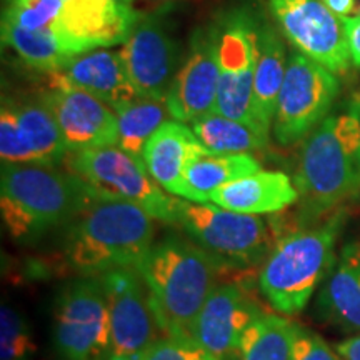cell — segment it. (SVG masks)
<instances>
[{"label": "cell", "instance_id": "cell-36", "mask_svg": "<svg viewBox=\"0 0 360 360\" xmlns=\"http://www.w3.org/2000/svg\"><path fill=\"white\" fill-rule=\"evenodd\" d=\"M117 2H122V4H129V6H130V4H132V2H135V0H117Z\"/></svg>", "mask_w": 360, "mask_h": 360}, {"label": "cell", "instance_id": "cell-11", "mask_svg": "<svg viewBox=\"0 0 360 360\" xmlns=\"http://www.w3.org/2000/svg\"><path fill=\"white\" fill-rule=\"evenodd\" d=\"M276 27L297 52L340 75L350 67L344 22L321 0H262Z\"/></svg>", "mask_w": 360, "mask_h": 360}, {"label": "cell", "instance_id": "cell-34", "mask_svg": "<svg viewBox=\"0 0 360 360\" xmlns=\"http://www.w3.org/2000/svg\"><path fill=\"white\" fill-rule=\"evenodd\" d=\"M335 350L342 357V360H360V335L339 342L335 345Z\"/></svg>", "mask_w": 360, "mask_h": 360}, {"label": "cell", "instance_id": "cell-8", "mask_svg": "<svg viewBox=\"0 0 360 360\" xmlns=\"http://www.w3.org/2000/svg\"><path fill=\"white\" fill-rule=\"evenodd\" d=\"M52 345L57 360H110L109 305L101 276L74 277L58 290Z\"/></svg>", "mask_w": 360, "mask_h": 360}, {"label": "cell", "instance_id": "cell-5", "mask_svg": "<svg viewBox=\"0 0 360 360\" xmlns=\"http://www.w3.org/2000/svg\"><path fill=\"white\" fill-rule=\"evenodd\" d=\"M344 225L337 212L317 227L297 229L274 244L259 272V289L278 314L295 315L335 264V244Z\"/></svg>", "mask_w": 360, "mask_h": 360}, {"label": "cell", "instance_id": "cell-25", "mask_svg": "<svg viewBox=\"0 0 360 360\" xmlns=\"http://www.w3.org/2000/svg\"><path fill=\"white\" fill-rule=\"evenodd\" d=\"M299 327L277 314H262L244 332L237 360H292Z\"/></svg>", "mask_w": 360, "mask_h": 360}, {"label": "cell", "instance_id": "cell-22", "mask_svg": "<svg viewBox=\"0 0 360 360\" xmlns=\"http://www.w3.org/2000/svg\"><path fill=\"white\" fill-rule=\"evenodd\" d=\"M317 307L327 322L360 332V242L344 245L319 292Z\"/></svg>", "mask_w": 360, "mask_h": 360}, {"label": "cell", "instance_id": "cell-17", "mask_svg": "<svg viewBox=\"0 0 360 360\" xmlns=\"http://www.w3.org/2000/svg\"><path fill=\"white\" fill-rule=\"evenodd\" d=\"M262 307L240 283H219L193 322L192 339L215 360H237L244 332Z\"/></svg>", "mask_w": 360, "mask_h": 360}, {"label": "cell", "instance_id": "cell-23", "mask_svg": "<svg viewBox=\"0 0 360 360\" xmlns=\"http://www.w3.org/2000/svg\"><path fill=\"white\" fill-rule=\"evenodd\" d=\"M287 49L281 30L264 17L257 19V56L254 74V112L260 127L270 135L278 94L287 72Z\"/></svg>", "mask_w": 360, "mask_h": 360}, {"label": "cell", "instance_id": "cell-30", "mask_svg": "<svg viewBox=\"0 0 360 360\" xmlns=\"http://www.w3.org/2000/svg\"><path fill=\"white\" fill-rule=\"evenodd\" d=\"M65 0H7L2 19L29 30L51 29Z\"/></svg>", "mask_w": 360, "mask_h": 360}, {"label": "cell", "instance_id": "cell-38", "mask_svg": "<svg viewBox=\"0 0 360 360\" xmlns=\"http://www.w3.org/2000/svg\"><path fill=\"white\" fill-rule=\"evenodd\" d=\"M359 15H360V7H359Z\"/></svg>", "mask_w": 360, "mask_h": 360}, {"label": "cell", "instance_id": "cell-7", "mask_svg": "<svg viewBox=\"0 0 360 360\" xmlns=\"http://www.w3.org/2000/svg\"><path fill=\"white\" fill-rule=\"evenodd\" d=\"M177 225L222 270L264 264L274 247L269 225L260 215L233 212L212 202L197 204L177 197Z\"/></svg>", "mask_w": 360, "mask_h": 360}, {"label": "cell", "instance_id": "cell-31", "mask_svg": "<svg viewBox=\"0 0 360 360\" xmlns=\"http://www.w3.org/2000/svg\"><path fill=\"white\" fill-rule=\"evenodd\" d=\"M143 360H215L191 335H165L152 345Z\"/></svg>", "mask_w": 360, "mask_h": 360}, {"label": "cell", "instance_id": "cell-20", "mask_svg": "<svg viewBox=\"0 0 360 360\" xmlns=\"http://www.w3.org/2000/svg\"><path fill=\"white\" fill-rule=\"evenodd\" d=\"M202 146L191 125L177 120H167L148 139L142 160L148 174L165 192L184 199L186 193V170L199 157L210 155Z\"/></svg>", "mask_w": 360, "mask_h": 360}, {"label": "cell", "instance_id": "cell-26", "mask_svg": "<svg viewBox=\"0 0 360 360\" xmlns=\"http://www.w3.org/2000/svg\"><path fill=\"white\" fill-rule=\"evenodd\" d=\"M114 110L117 117V132H119L117 147L139 159H142L148 139L157 132L162 124L167 122L165 119L170 115L167 101L143 97H135Z\"/></svg>", "mask_w": 360, "mask_h": 360}, {"label": "cell", "instance_id": "cell-32", "mask_svg": "<svg viewBox=\"0 0 360 360\" xmlns=\"http://www.w3.org/2000/svg\"><path fill=\"white\" fill-rule=\"evenodd\" d=\"M292 360H342L337 350H332L321 335L299 327Z\"/></svg>", "mask_w": 360, "mask_h": 360}, {"label": "cell", "instance_id": "cell-18", "mask_svg": "<svg viewBox=\"0 0 360 360\" xmlns=\"http://www.w3.org/2000/svg\"><path fill=\"white\" fill-rule=\"evenodd\" d=\"M40 98L56 117L69 154L119 142L115 110L101 98L77 89H49Z\"/></svg>", "mask_w": 360, "mask_h": 360}, {"label": "cell", "instance_id": "cell-16", "mask_svg": "<svg viewBox=\"0 0 360 360\" xmlns=\"http://www.w3.org/2000/svg\"><path fill=\"white\" fill-rule=\"evenodd\" d=\"M219 37L215 22L199 27L175 75L167 96L169 114L174 120L192 124L215 112L219 94Z\"/></svg>", "mask_w": 360, "mask_h": 360}, {"label": "cell", "instance_id": "cell-13", "mask_svg": "<svg viewBox=\"0 0 360 360\" xmlns=\"http://www.w3.org/2000/svg\"><path fill=\"white\" fill-rule=\"evenodd\" d=\"M69 155L56 117L39 101H15L4 96L0 107L2 164L58 167Z\"/></svg>", "mask_w": 360, "mask_h": 360}, {"label": "cell", "instance_id": "cell-24", "mask_svg": "<svg viewBox=\"0 0 360 360\" xmlns=\"http://www.w3.org/2000/svg\"><path fill=\"white\" fill-rule=\"evenodd\" d=\"M259 170V160L252 154H210L199 157L191 162L186 170L184 200L207 204L210 193L219 187Z\"/></svg>", "mask_w": 360, "mask_h": 360}, {"label": "cell", "instance_id": "cell-10", "mask_svg": "<svg viewBox=\"0 0 360 360\" xmlns=\"http://www.w3.org/2000/svg\"><path fill=\"white\" fill-rule=\"evenodd\" d=\"M339 94L335 74L300 52H290L272 124L276 141L281 146L305 141L334 110Z\"/></svg>", "mask_w": 360, "mask_h": 360}, {"label": "cell", "instance_id": "cell-29", "mask_svg": "<svg viewBox=\"0 0 360 360\" xmlns=\"http://www.w3.org/2000/svg\"><path fill=\"white\" fill-rule=\"evenodd\" d=\"M37 344L24 314L11 304L0 309V360H34Z\"/></svg>", "mask_w": 360, "mask_h": 360}, {"label": "cell", "instance_id": "cell-2", "mask_svg": "<svg viewBox=\"0 0 360 360\" xmlns=\"http://www.w3.org/2000/svg\"><path fill=\"white\" fill-rule=\"evenodd\" d=\"M96 200L87 184L69 170L2 164L0 210L17 244H35L53 229L69 225Z\"/></svg>", "mask_w": 360, "mask_h": 360}, {"label": "cell", "instance_id": "cell-9", "mask_svg": "<svg viewBox=\"0 0 360 360\" xmlns=\"http://www.w3.org/2000/svg\"><path fill=\"white\" fill-rule=\"evenodd\" d=\"M257 19L249 8L236 7L215 20L220 80L215 112L249 125L265 139L254 112V74L257 56Z\"/></svg>", "mask_w": 360, "mask_h": 360}, {"label": "cell", "instance_id": "cell-21", "mask_svg": "<svg viewBox=\"0 0 360 360\" xmlns=\"http://www.w3.org/2000/svg\"><path fill=\"white\" fill-rule=\"evenodd\" d=\"M209 202L233 212L269 215L297 204L299 191L287 174L259 170L219 187L210 193Z\"/></svg>", "mask_w": 360, "mask_h": 360}, {"label": "cell", "instance_id": "cell-33", "mask_svg": "<svg viewBox=\"0 0 360 360\" xmlns=\"http://www.w3.org/2000/svg\"><path fill=\"white\" fill-rule=\"evenodd\" d=\"M345 39H347L350 60L355 67L360 69V15L357 17H344Z\"/></svg>", "mask_w": 360, "mask_h": 360}, {"label": "cell", "instance_id": "cell-3", "mask_svg": "<svg viewBox=\"0 0 360 360\" xmlns=\"http://www.w3.org/2000/svg\"><path fill=\"white\" fill-rule=\"evenodd\" d=\"M135 269L146 283L165 335H191L193 322L219 285L222 272L205 250L177 236L152 244Z\"/></svg>", "mask_w": 360, "mask_h": 360}, {"label": "cell", "instance_id": "cell-37", "mask_svg": "<svg viewBox=\"0 0 360 360\" xmlns=\"http://www.w3.org/2000/svg\"><path fill=\"white\" fill-rule=\"evenodd\" d=\"M154 2H172V0H154Z\"/></svg>", "mask_w": 360, "mask_h": 360}, {"label": "cell", "instance_id": "cell-12", "mask_svg": "<svg viewBox=\"0 0 360 360\" xmlns=\"http://www.w3.org/2000/svg\"><path fill=\"white\" fill-rule=\"evenodd\" d=\"M101 278L109 305L110 360H143L162 330L141 274L135 267H122Z\"/></svg>", "mask_w": 360, "mask_h": 360}, {"label": "cell", "instance_id": "cell-27", "mask_svg": "<svg viewBox=\"0 0 360 360\" xmlns=\"http://www.w3.org/2000/svg\"><path fill=\"white\" fill-rule=\"evenodd\" d=\"M2 45L11 47L30 69L45 75L58 70L70 58L58 45L52 27L29 30L2 19Z\"/></svg>", "mask_w": 360, "mask_h": 360}, {"label": "cell", "instance_id": "cell-15", "mask_svg": "<svg viewBox=\"0 0 360 360\" xmlns=\"http://www.w3.org/2000/svg\"><path fill=\"white\" fill-rule=\"evenodd\" d=\"M142 12L117 0H65L52 30L67 56L124 45Z\"/></svg>", "mask_w": 360, "mask_h": 360}, {"label": "cell", "instance_id": "cell-6", "mask_svg": "<svg viewBox=\"0 0 360 360\" xmlns=\"http://www.w3.org/2000/svg\"><path fill=\"white\" fill-rule=\"evenodd\" d=\"M64 165L87 184L97 199L127 202L141 207L154 220L177 225V197H170L152 179L142 159L120 147L70 152Z\"/></svg>", "mask_w": 360, "mask_h": 360}, {"label": "cell", "instance_id": "cell-4", "mask_svg": "<svg viewBox=\"0 0 360 360\" xmlns=\"http://www.w3.org/2000/svg\"><path fill=\"white\" fill-rule=\"evenodd\" d=\"M154 244V219L127 202H92L67 225L60 257L74 277L135 267Z\"/></svg>", "mask_w": 360, "mask_h": 360}, {"label": "cell", "instance_id": "cell-19", "mask_svg": "<svg viewBox=\"0 0 360 360\" xmlns=\"http://www.w3.org/2000/svg\"><path fill=\"white\" fill-rule=\"evenodd\" d=\"M49 89H77L101 98L112 109L137 97L120 52L97 49L72 56L60 69L47 74Z\"/></svg>", "mask_w": 360, "mask_h": 360}, {"label": "cell", "instance_id": "cell-1", "mask_svg": "<svg viewBox=\"0 0 360 360\" xmlns=\"http://www.w3.org/2000/svg\"><path fill=\"white\" fill-rule=\"evenodd\" d=\"M300 219L322 217L360 188V98L328 114L304 141L295 175Z\"/></svg>", "mask_w": 360, "mask_h": 360}, {"label": "cell", "instance_id": "cell-14", "mask_svg": "<svg viewBox=\"0 0 360 360\" xmlns=\"http://www.w3.org/2000/svg\"><path fill=\"white\" fill-rule=\"evenodd\" d=\"M119 52L137 97L167 101L182 52L162 17L142 13Z\"/></svg>", "mask_w": 360, "mask_h": 360}, {"label": "cell", "instance_id": "cell-35", "mask_svg": "<svg viewBox=\"0 0 360 360\" xmlns=\"http://www.w3.org/2000/svg\"><path fill=\"white\" fill-rule=\"evenodd\" d=\"M321 2L328 8V11L334 12L337 17L344 19V17H349L350 13L355 11L357 0H321Z\"/></svg>", "mask_w": 360, "mask_h": 360}, {"label": "cell", "instance_id": "cell-28", "mask_svg": "<svg viewBox=\"0 0 360 360\" xmlns=\"http://www.w3.org/2000/svg\"><path fill=\"white\" fill-rule=\"evenodd\" d=\"M191 129L202 146L214 154H250L269 146V139L249 125L212 112L193 120Z\"/></svg>", "mask_w": 360, "mask_h": 360}]
</instances>
